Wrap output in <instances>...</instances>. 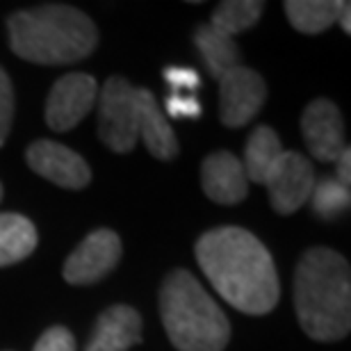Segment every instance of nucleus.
<instances>
[{"mask_svg": "<svg viewBox=\"0 0 351 351\" xmlns=\"http://www.w3.org/2000/svg\"><path fill=\"white\" fill-rule=\"evenodd\" d=\"M333 178L338 182H342L345 187H349V182H351V151H349V146L340 153L338 160H335V176Z\"/></svg>", "mask_w": 351, "mask_h": 351, "instance_id": "obj_25", "label": "nucleus"}, {"mask_svg": "<svg viewBox=\"0 0 351 351\" xmlns=\"http://www.w3.org/2000/svg\"><path fill=\"white\" fill-rule=\"evenodd\" d=\"M194 46L199 51L203 64L213 78H223L228 71L240 66V48L235 46V39L219 32L210 23L199 25L194 32Z\"/></svg>", "mask_w": 351, "mask_h": 351, "instance_id": "obj_15", "label": "nucleus"}, {"mask_svg": "<svg viewBox=\"0 0 351 351\" xmlns=\"http://www.w3.org/2000/svg\"><path fill=\"white\" fill-rule=\"evenodd\" d=\"M263 10L265 3H261V0H226V3L217 5L210 25L228 34V37H235V34L254 27L261 21Z\"/></svg>", "mask_w": 351, "mask_h": 351, "instance_id": "obj_19", "label": "nucleus"}, {"mask_svg": "<svg viewBox=\"0 0 351 351\" xmlns=\"http://www.w3.org/2000/svg\"><path fill=\"white\" fill-rule=\"evenodd\" d=\"M98 98V85L94 75L69 73L53 85L46 101V123L55 132L75 128Z\"/></svg>", "mask_w": 351, "mask_h": 351, "instance_id": "obj_9", "label": "nucleus"}, {"mask_svg": "<svg viewBox=\"0 0 351 351\" xmlns=\"http://www.w3.org/2000/svg\"><path fill=\"white\" fill-rule=\"evenodd\" d=\"M308 201H313V210L319 219H338L349 210L351 194L349 187L338 182L333 176H324L322 180H315L313 194Z\"/></svg>", "mask_w": 351, "mask_h": 351, "instance_id": "obj_20", "label": "nucleus"}, {"mask_svg": "<svg viewBox=\"0 0 351 351\" xmlns=\"http://www.w3.org/2000/svg\"><path fill=\"white\" fill-rule=\"evenodd\" d=\"M294 308L308 338L335 342L351 328V271L328 247L308 249L294 274Z\"/></svg>", "mask_w": 351, "mask_h": 351, "instance_id": "obj_2", "label": "nucleus"}, {"mask_svg": "<svg viewBox=\"0 0 351 351\" xmlns=\"http://www.w3.org/2000/svg\"><path fill=\"white\" fill-rule=\"evenodd\" d=\"M203 192L210 201L221 206H235L247 199L249 180L244 173L242 160L228 151H217L203 160L201 165Z\"/></svg>", "mask_w": 351, "mask_h": 351, "instance_id": "obj_12", "label": "nucleus"}, {"mask_svg": "<svg viewBox=\"0 0 351 351\" xmlns=\"http://www.w3.org/2000/svg\"><path fill=\"white\" fill-rule=\"evenodd\" d=\"M165 82L173 89V94H178L180 89L196 91L201 87V78L194 69L189 66H169L165 69Z\"/></svg>", "mask_w": 351, "mask_h": 351, "instance_id": "obj_23", "label": "nucleus"}, {"mask_svg": "<svg viewBox=\"0 0 351 351\" xmlns=\"http://www.w3.org/2000/svg\"><path fill=\"white\" fill-rule=\"evenodd\" d=\"M37 249V228L23 215L0 213V267L25 261Z\"/></svg>", "mask_w": 351, "mask_h": 351, "instance_id": "obj_17", "label": "nucleus"}, {"mask_svg": "<svg viewBox=\"0 0 351 351\" xmlns=\"http://www.w3.org/2000/svg\"><path fill=\"white\" fill-rule=\"evenodd\" d=\"M137 132L144 139L146 149L158 160H173L178 156V139L171 123L160 112V105L149 89L137 87Z\"/></svg>", "mask_w": 351, "mask_h": 351, "instance_id": "obj_14", "label": "nucleus"}, {"mask_svg": "<svg viewBox=\"0 0 351 351\" xmlns=\"http://www.w3.org/2000/svg\"><path fill=\"white\" fill-rule=\"evenodd\" d=\"M121 261V237L110 228H98L82 240L64 263V280L91 285L114 269Z\"/></svg>", "mask_w": 351, "mask_h": 351, "instance_id": "obj_7", "label": "nucleus"}, {"mask_svg": "<svg viewBox=\"0 0 351 351\" xmlns=\"http://www.w3.org/2000/svg\"><path fill=\"white\" fill-rule=\"evenodd\" d=\"M12 51L32 64H71L94 53L98 30L87 14L69 5H41L7 19Z\"/></svg>", "mask_w": 351, "mask_h": 351, "instance_id": "obj_3", "label": "nucleus"}, {"mask_svg": "<svg viewBox=\"0 0 351 351\" xmlns=\"http://www.w3.org/2000/svg\"><path fill=\"white\" fill-rule=\"evenodd\" d=\"M301 132L308 153L319 162H335L347 149L345 123L338 105L328 98H315L301 114Z\"/></svg>", "mask_w": 351, "mask_h": 351, "instance_id": "obj_11", "label": "nucleus"}, {"mask_svg": "<svg viewBox=\"0 0 351 351\" xmlns=\"http://www.w3.org/2000/svg\"><path fill=\"white\" fill-rule=\"evenodd\" d=\"M167 112L173 119H199L201 117V103L194 96H180L171 94L167 98Z\"/></svg>", "mask_w": 351, "mask_h": 351, "instance_id": "obj_24", "label": "nucleus"}, {"mask_svg": "<svg viewBox=\"0 0 351 351\" xmlns=\"http://www.w3.org/2000/svg\"><path fill=\"white\" fill-rule=\"evenodd\" d=\"M142 342V317L130 306H112L96 322L85 351H128Z\"/></svg>", "mask_w": 351, "mask_h": 351, "instance_id": "obj_13", "label": "nucleus"}, {"mask_svg": "<svg viewBox=\"0 0 351 351\" xmlns=\"http://www.w3.org/2000/svg\"><path fill=\"white\" fill-rule=\"evenodd\" d=\"M280 156H283V146H280L276 130L269 128V125H258L249 135L247 146H244L242 167L244 173H247V180L265 185Z\"/></svg>", "mask_w": 351, "mask_h": 351, "instance_id": "obj_16", "label": "nucleus"}, {"mask_svg": "<svg viewBox=\"0 0 351 351\" xmlns=\"http://www.w3.org/2000/svg\"><path fill=\"white\" fill-rule=\"evenodd\" d=\"M160 317L178 351H223L230 324L187 269H173L160 287Z\"/></svg>", "mask_w": 351, "mask_h": 351, "instance_id": "obj_4", "label": "nucleus"}, {"mask_svg": "<svg viewBox=\"0 0 351 351\" xmlns=\"http://www.w3.org/2000/svg\"><path fill=\"white\" fill-rule=\"evenodd\" d=\"M267 98L263 75L249 66H235L219 78V117L226 128H242L261 112Z\"/></svg>", "mask_w": 351, "mask_h": 351, "instance_id": "obj_8", "label": "nucleus"}, {"mask_svg": "<svg viewBox=\"0 0 351 351\" xmlns=\"http://www.w3.org/2000/svg\"><path fill=\"white\" fill-rule=\"evenodd\" d=\"M340 0H290L283 5L285 16L297 32L319 34L338 23L342 12Z\"/></svg>", "mask_w": 351, "mask_h": 351, "instance_id": "obj_18", "label": "nucleus"}, {"mask_svg": "<svg viewBox=\"0 0 351 351\" xmlns=\"http://www.w3.org/2000/svg\"><path fill=\"white\" fill-rule=\"evenodd\" d=\"M34 351H75V338L64 326H51L41 333Z\"/></svg>", "mask_w": 351, "mask_h": 351, "instance_id": "obj_22", "label": "nucleus"}, {"mask_svg": "<svg viewBox=\"0 0 351 351\" xmlns=\"http://www.w3.org/2000/svg\"><path fill=\"white\" fill-rule=\"evenodd\" d=\"M0 199H3V185H0Z\"/></svg>", "mask_w": 351, "mask_h": 351, "instance_id": "obj_27", "label": "nucleus"}, {"mask_svg": "<svg viewBox=\"0 0 351 351\" xmlns=\"http://www.w3.org/2000/svg\"><path fill=\"white\" fill-rule=\"evenodd\" d=\"M349 14H351V5L345 3L342 5V12H340V16H338V23L342 25V30H345L347 34L351 32V23H349Z\"/></svg>", "mask_w": 351, "mask_h": 351, "instance_id": "obj_26", "label": "nucleus"}, {"mask_svg": "<svg viewBox=\"0 0 351 351\" xmlns=\"http://www.w3.org/2000/svg\"><path fill=\"white\" fill-rule=\"evenodd\" d=\"M98 137L114 153L135 149L137 132V87L123 78H110L98 94Z\"/></svg>", "mask_w": 351, "mask_h": 351, "instance_id": "obj_5", "label": "nucleus"}, {"mask_svg": "<svg viewBox=\"0 0 351 351\" xmlns=\"http://www.w3.org/2000/svg\"><path fill=\"white\" fill-rule=\"evenodd\" d=\"M12 121H14V89L10 75L0 66V146L7 142Z\"/></svg>", "mask_w": 351, "mask_h": 351, "instance_id": "obj_21", "label": "nucleus"}, {"mask_svg": "<svg viewBox=\"0 0 351 351\" xmlns=\"http://www.w3.org/2000/svg\"><path fill=\"white\" fill-rule=\"evenodd\" d=\"M27 167L41 178L64 189H82L91 182V169L80 153L51 139H39L25 151Z\"/></svg>", "mask_w": 351, "mask_h": 351, "instance_id": "obj_10", "label": "nucleus"}, {"mask_svg": "<svg viewBox=\"0 0 351 351\" xmlns=\"http://www.w3.org/2000/svg\"><path fill=\"white\" fill-rule=\"evenodd\" d=\"M194 256L219 297L240 313L265 315L276 308L280 283L271 254L247 228L208 230L196 242Z\"/></svg>", "mask_w": 351, "mask_h": 351, "instance_id": "obj_1", "label": "nucleus"}, {"mask_svg": "<svg viewBox=\"0 0 351 351\" xmlns=\"http://www.w3.org/2000/svg\"><path fill=\"white\" fill-rule=\"evenodd\" d=\"M313 162L297 151H283V156L267 178L269 203L278 215H294L306 206L315 187Z\"/></svg>", "mask_w": 351, "mask_h": 351, "instance_id": "obj_6", "label": "nucleus"}]
</instances>
